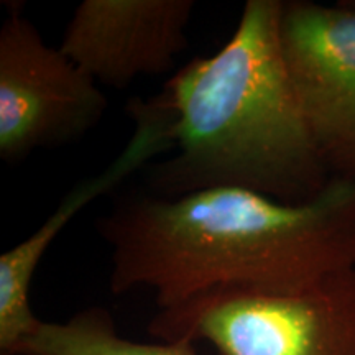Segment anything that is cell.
<instances>
[{"instance_id": "obj_1", "label": "cell", "mask_w": 355, "mask_h": 355, "mask_svg": "<svg viewBox=\"0 0 355 355\" xmlns=\"http://www.w3.org/2000/svg\"><path fill=\"white\" fill-rule=\"evenodd\" d=\"M97 232L110 247V291L150 288L158 309L219 286L303 290L355 270V183L332 178L300 204L237 188L128 194Z\"/></svg>"}, {"instance_id": "obj_2", "label": "cell", "mask_w": 355, "mask_h": 355, "mask_svg": "<svg viewBox=\"0 0 355 355\" xmlns=\"http://www.w3.org/2000/svg\"><path fill=\"white\" fill-rule=\"evenodd\" d=\"M282 13V0H247L227 43L165 83L176 152L148 173L155 196L237 188L300 204L329 183L293 86Z\"/></svg>"}, {"instance_id": "obj_3", "label": "cell", "mask_w": 355, "mask_h": 355, "mask_svg": "<svg viewBox=\"0 0 355 355\" xmlns=\"http://www.w3.org/2000/svg\"><path fill=\"white\" fill-rule=\"evenodd\" d=\"M148 331L217 355H355V270L295 291L211 288L159 308Z\"/></svg>"}, {"instance_id": "obj_4", "label": "cell", "mask_w": 355, "mask_h": 355, "mask_svg": "<svg viewBox=\"0 0 355 355\" xmlns=\"http://www.w3.org/2000/svg\"><path fill=\"white\" fill-rule=\"evenodd\" d=\"M99 84L60 48L43 42L21 2H7L0 28V158L73 144L104 117Z\"/></svg>"}, {"instance_id": "obj_5", "label": "cell", "mask_w": 355, "mask_h": 355, "mask_svg": "<svg viewBox=\"0 0 355 355\" xmlns=\"http://www.w3.org/2000/svg\"><path fill=\"white\" fill-rule=\"evenodd\" d=\"M282 42L324 170L355 183V0L283 2Z\"/></svg>"}, {"instance_id": "obj_6", "label": "cell", "mask_w": 355, "mask_h": 355, "mask_svg": "<svg viewBox=\"0 0 355 355\" xmlns=\"http://www.w3.org/2000/svg\"><path fill=\"white\" fill-rule=\"evenodd\" d=\"M194 0H83L60 50L99 86L127 89L175 68L188 48Z\"/></svg>"}, {"instance_id": "obj_7", "label": "cell", "mask_w": 355, "mask_h": 355, "mask_svg": "<svg viewBox=\"0 0 355 355\" xmlns=\"http://www.w3.org/2000/svg\"><path fill=\"white\" fill-rule=\"evenodd\" d=\"M128 112L135 127L122 153L101 175L71 191L30 237L0 255V355H15L42 322L32 309L30 291L40 261L61 230L89 202L121 184L153 157L173 150L171 112L158 94L148 101L133 99Z\"/></svg>"}, {"instance_id": "obj_8", "label": "cell", "mask_w": 355, "mask_h": 355, "mask_svg": "<svg viewBox=\"0 0 355 355\" xmlns=\"http://www.w3.org/2000/svg\"><path fill=\"white\" fill-rule=\"evenodd\" d=\"M186 340L135 343L119 334L104 308L79 311L63 322L42 321L15 355H199Z\"/></svg>"}]
</instances>
